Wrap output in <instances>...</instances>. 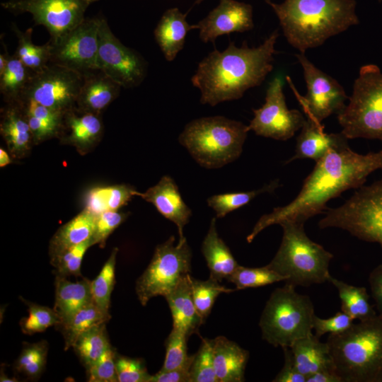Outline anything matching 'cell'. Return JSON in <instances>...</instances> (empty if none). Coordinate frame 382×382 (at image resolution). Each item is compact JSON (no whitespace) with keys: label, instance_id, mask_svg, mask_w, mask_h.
<instances>
[{"label":"cell","instance_id":"cell-21","mask_svg":"<svg viewBox=\"0 0 382 382\" xmlns=\"http://www.w3.org/2000/svg\"><path fill=\"white\" fill-rule=\"evenodd\" d=\"M91 284V281L85 277L79 281L71 282L66 277L55 276V300L53 309L59 320L57 328L66 324L76 313L93 301Z\"/></svg>","mask_w":382,"mask_h":382},{"label":"cell","instance_id":"cell-54","mask_svg":"<svg viewBox=\"0 0 382 382\" xmlns=\"http://www.w3.org/2000/svg\"><path fill=\"white\" fill-rule=\"evenodd\" d=\"M11 163V159L6 151L2 149H0V166L4 167Z\"/></svg>","mask_w":382,"mask_h":382},{"label":"cell","instance_id":"cell-2","mask_svg":"<svg viewBox=\"0 0 382 382\" xmlns=\"http://www.w3.org/2000/svg\"><path fill=\"white\" fill-rule=\"evenodd\" d=\"M278 37L276 30L258 47H250L246 43L237 47L230 42L224 51L214 49L209 52L191 78L200 91V103L215 106L238 100L248 89L260 86L273 69Z\"/></svg>","mask_w":382,"mask_h":382},{"label":"cell","instance_id":"cell-42","mask_svg":"<svg viewBox=\"0 0 382 382\" xmlns=\"http://www.w3.org/2000/svg\"><path fill=\"white\" fill-rule=\"evenodd\" d=\"M28 306V316L23 318L19 325L23 333L33 335L44 332L48 328L59 324V318L53 308L41 306L20 297Z\"/></svg>","mask_w":382,"mask_h":382},{"label":"cell","instance_id":"cell-10","mask_svg":"<svg viewBox=\"0 0 382 382\" xmlns=\"http://www.w3.org/2000/svg\"><path fill=\"white\" fill-rule=\"evenodd\" d=\"M192 251L187 240L175 244L171 236L158 245L146 269L136 282L135 290L145 306L156 296H166L191 272Z\"/></svg>","mask_w":382,"mask_h":382},{"label":"cell","instance_id":"cell-49","mask_svg":"<svg viewBox=\"0 0 382 382\" xmlns=\"http://www.w3.org/2000/svg\"><path fill=\"white\" fill-rule=\"evenodd\" d=\"M23 112L29 125L33 138L36 141L44 140L54 136L63 128L64 125L53 124L27 114L23 111Z\"/></svg>","mask_w":382,"mask_h":382},{"label":"cell","instance_id":"cell-59","mask_svg":"<svg viewBox=\"0 0 382 382\" xmlns=\"http://www.w3.org/2000/svg\"><path fill=\"white\" fill-rule=\"evenodd\" d=\"M378 1L379 2H381V1H382V0H378Z\"/></svg>","mask_w":382,"mask_h":382},{"label":"cell","instance_id":"cell-52","mask_svg":"<svg viewBox=\"0 0 382 382\" xmlns=\"http://www.w3.org/2000/svg\"><path fill=\"white\" fill-rule=\"evenodd\" d=\"M188 367L168 371L160 370L151 375L150 382H190Z\"/></svg>","mask_w":382,"mask_h":382},{"label":"cell","instance_id":"cell-39","mask_svg":"<svg viewBox=\"0 0 382 382\" xmlns=\"http://www.w3.org/2000/svg\"><path fill=\"white\" fill-rule=\"evenodd\" d=\"M189 280L196 309L203 322L209 316L216 298L221 293L235 291L220 284V282L211 277L207 280H200L190 274Z\"/></svg>","mask_w":382,"mask_h":382},{"label":"cell","instance_id":"cell-44","mask_svg":"<svg viewBox=\"0 0 382 382\" xmlns=\"http://www.w3.org/2000/svg\"><path fill=\"white\" fill-rule=\"evenodd\" d=\"M190 378V382H219L214 366L212 340L202 339L198 351L193 357Z\"/></svg>","mask_w":382,"mask_h":382},{"label":"cell","instance_id":"cell-8","mask_svg":"<svg viewBox=\"0 0 382 382\" xmlns=\"http://www.w3.org/2000/svg\"><path fill=\"white\" fill-rule=\"evenodd\" d=\"M337 116L341 132L348 139L382 141V72L378 66L360 68L349 102Z\"/></svg>","mask_w":382,"mask_h":382},{"label":"cell","instance_id":"cell-9","mask_svg":"<svg viewBox=\"0 0 382 382\" xmlns=\"http://www.w3.org/2000/svg\"><path fill=\"white\" fill-rule=\"evenodd\" d=\"M320 228H337L357 238L382 247V178L355 190L344 204L327 209Z\"/></svg>","mask_w":382,"mask_h":382},{"label":"cell","instance_id":"cell-11","mask_svg":"<svg viewBox=\"0 0 382 382\" xmlns=\"http://www.w3.org/2000/svg\"><path fill=\"white\" fill-rule=\"evenodd\" d=\"M99 0H8L1 7L18 15L31 14L35 25L47 30L55 41L80 24L88 8Z\"/></svg>","mask_w":382,"mask_h":382},{"label":"cell","instance_id":"cell-57","mask_svg":"<svg viewBox=\"0 0 382 382\" xmlns=\"http://www.w3.org/2000/svg\"><path fill=\"white\" fill-rule=\"evenodd\" d=\"M267 4H270L272 2V0H264Z\"/></svg>","mask_w":382,"mask_h":382},{"label":"cell","instance_id":"cell-6","mask_svg":"<svg viewBox=\"0 0 382 382\" xmlns=\"http://www.w3.org/2000/svg\"><path fill=\"white\" fill-rule=\"evenodd\" d=\"M282 242L267 265L295 286H309L328 282L329 265L333 255L306 233L304 224L284 221Z\"/></svg>","mask_w":382,"mask_h":382},{"label":"cell","instance_id":"cell-23","mask_svg":"<svg viewBox=\"0 0 382 382\" xmlns=\"http://www.w3.org/2000/svg\"><path fill=\"white\" fill-rule=\"evenodd\" d=\"M186 16L178 8H170L163 13L154 29L155 40L168 62L175 59L183 49L187 34L195 29V25L187 23Z\"/></svg>","mask_w":382,"mask_h":382},{"label":"cell","instance_id":"cell-31","mask_svg":"<svg viewBox=\"0 0 382 382\" xmlns=\"http://www.w3.org/2000/svg\"><path fill=\"white\" fill-rule=\"evenodd\" d=\"M1 133L11 149L21 151L28 149L33 135L18 103L8 104L4 111Z\"/></svg>","mask_w":382,"mask_h":382},{"label":"cell","instance_id":"cell-14","mask_svg":"<svg viewBox=\"0 0 382 382\" xmlns=\"http://www.w3.org/2000/svg\"><path fill=\"white\" fill-rule=\"evenodd\" d=\"M83 81L82 74L49 63L40 71L33 72L21 99H31L66 113L75 108Z\"/></svg>","mask_w":382,"mask_h":382},{"label":"cell","instance_id":"cell-46","mask_svg":"<svg viewBox=\"0 0 382 382\" xmlns=\"http://www.w3.org/2000/svg\"><path fill=\"white\" fill-rule=\"evenodd\" d=\"M116 352L110 347L98 360L86 369L90 382H118L115 367Z\"/></svg>","mask_w":382,"mask_h":382},{"label":"cell","instance_id":"cell-43","mask_svg":"<svg viewBox=\"0 0 382 382\" xmlns=\"http://www.w3.org/2000/svg\"><path fill=\"white\" fill-rule=\"evenodd\" d=\"M93 245L92 239L90 238L66 250L50 260L51 264L55 268L54 270L55 276L82 277L81 272L82 260L86 250Z\"/></svg>","mask_w":382,"mask_h":382},{"label":"cell","instance_id":"cell-45","mask_svg":"<svg viewBox=\"0 0 382 382\" xmlns=\"http://www.w3.org/2000/svg\"><path fill=\"white\" fill-rule=\"evenodd\" d=\"M115 367L118 382H150L145 362L140 358H132L115 354Z\"/></svg>","mask_w":382,"mask_h":382},{"label":"cell","instance_id":"cell-56","mask_svg":"<svg viewBox=\"0 0 382 382\" xmlns=\"http://www.w3.org/2000/svg\"><path fill=\"white\" fill-rule=\"evenodd\" d=\"M204 0H196L195 2V4H199L200 3H202Z\"/></svg>","mask_w":382,"mask_h":382},{"label":"cell","instance_id":"cell-40","mask_svg":"<svg viewBox=\"0 0 382 382\" xmlns=\"http://www.w3.org/2000/svg\"><path fill=\"white\" fill-rule=\"evenodd\" d=\"M236 289L256 288L285 281V278L267 265L261 267H247L238 265L226 279Z\"/></svg>","mask_w":382,"mask_h":382},{"label":"cell","instance_id":"cell-50","mask_svg":"<svg viewBox=\"0 0 382 382\" xmlns=\"http://www.w3.org/2000/svg\"><path fill=\"white\" fill-rule=\"evenodd\" d=\"M284 363L273 382H306V377L296 369L290 347H283Z\"/></svg>","mask_w":382,"mask_h":382},{"label":"cell","instance_id":"cell-1","mask_svg":"<svg viewBox=\"0 0 382 382\" xmlns=\"http://www.w3.org/2000/svg\"><path fill=\"white\" fill-rule=\"evenodd\" d=\"M382 169V150L360 154L349 145L330 150L316 162L296 197L285 206L262 215L246 237L248 243L265 228L284 221L305 222L328 209L327 203L349 189L364 185L374 171Z\"/></svg>","mask_w":382,"mask_h":382},{"label":"cell","instance_id":"cell-47","mask_svg":"<svg viewBox=\"0 0 382 382\" xmlns=\"http://www.w3.org/2000/svg\"><path fill=\"white\" fill-rule=\"evenodd\" d=\"M354 320L342 311L328 318H321L315 315L313 323L314 335L320 338L325 334H338L345 332L354 323Z\"/></svg>","mask_w":382,"mask_h":382},{"label":"cell","instance_id":"cell-53","mask_svg":"<svg viewBox=\"0 0 382 382\" xmlns=\"http://www.w3.org/2000/svg\"><path fill=\"white\" fill-rule=\"evenodd\" d=\"M306 382H342V381L335 369H328L307 376Z\"/></svg>","mask_w":382,"mask_h":382},{"label":"cell","instance_id":"cell-16","mask_svg":"<svg viewBox=\"0 0 382 382\" xmlns=\"http://www.w3.org/2000/svg\"><path fill=\"white\" fill-rule=\"evenodd\" d=\"M301 65L307 93L299 101L306 117L318 123L332 114H338L348 99L342 86L334 78L316 67L304 54L296 55Z\"/></svg>","mask_w":382,"mask_h":382},{"label":"cell","instance_id":"cell-29","mask_svg":"<svg viewBox=\"0 0 382 382\" xmlns=\"http://www.w3.org/2000/svg\"><path fill=\"white\" fill-rule=\"evenodd\" d=\"M134 187L127 185L96 187L86 197V209L96 216L108 211H117L138 196Z\"/></svg>","mask_w":382,"mask_h":382},{"label":"cell","instance_id":"cell-5","mask_svg":"<svg viewBox=\"0 0 382 382\" xmlns=\"http://www.w3.org/2000/svg\"><path fill=\"white\" fill-rule=\"evenodd\" d=\"M248 132L239 121L219 115L203 117L187 123L178 141L201 166L214 169L241 156Z\"/></svg>","mask_w":382,"mask_h":382},{"label":"cell","instance_id":"cell-4","mask_svg":"<svg viewBox=\"0 0 382 382\" xmlns=\"http://www.w3.org/2000/svg\"><path fill=\"white\" fill-rule=\"evenodd\" d=\"M342 382H379L382 376V316L330 334L326 341Z\"/></svg>","mask_w":382,"mask_h":382},{"label":"cell","instance_id":"cell-33","mask_svg":"<svg viewBox=\"0 0 382 382\" xmlns=\"http://www.w3.org/2000/svg\"><path fill=\"white\" fill-rule=\"evenodd\" d=\"M105 324L102 323L96 325L82 332L72 346L86 369L112 347L107 335Z\"/></svg>","mask_w":382,"mask_h":382},{"label":"cell","instance_id":"cell-27","mask_svg":"<svg viewBox=\"0 0 382 382\" xmlns=\"http://www.w3.org/2000/svg\"><path fill=\"white\" fill-rule=\"evenodd\" d=\"M96 217L85 209L60 227L50 241V260L66 250L91 238L96 228Z\"/></svg>","mask_w":382,"mask_h":382},{"label":"cell","instance_id":"cell-25","mask_svg":"<svg viewBox=\"0 0 382 382\" xmlns=\"http://www.w3.org/2000/svg\"><path fill=\"white\" fill-rule=\"evenodd\" d=\"M289 347L296 369L306 378L320 370L335 369L328 344L320 342L314 333L296 340Z\"/></svg>","mask_w":382,"mask_h":382},{"label":"cell","instance_id":"cell-48","mask_svg":"<svg viewBox=\"0 0 382 382\" xmlns=\"http://www.w3.org/2000/svg\"><path fill=\"white\" fill-rule=\"evenodd\" d=\"M127 218V214L117 211H108L98 215L94 233L91 238L93 244L105 246V241Z\"/></svg>","mask_w":382,"mask_h":382},{"label":"cell","instance_id":"cell-34","mask_svg":"<svg viewBox=\"0 0 382 382\" xmlns=\"http://www.w3.org/2000/svg\"><path fill=\"white\" fill-rule=\"evenodd\" d=\"M11 28L18 40L13 54L33 72H37L45 68L50 60L49 42L42 45H35L32 41V28L22 31L16 23H12Z\"/></svg>","mask_w":382,"mask_h":382},{"label":"cell","instance_id":"cell-58","mask_svg":"<svg viewBox=\"0 0 382 382\" xmlns=\"http://www.w3.org/2000/svg\"><path fill=\"white\" fill-rule=\"evenodd\" d=\"M379 382H382V376L380 378Z\"/></svg>","mask_w":382,"mask_h":382},{"label":"cell","instance_id":"cell-55","mask_svg":"<svg viewBox=\"0 0 382 382\" xmlns=\"http://www.w3.org/2000/svg\"><path fill=\"white\" fill-rule=\"evenodd\" d=\"M0 381L1 382H13V381H18V380H16V378H11L8 376H6L4 372H2V370L1 371V376H0Z\"/></svg>","mask_w":382,"mask_h":382},{"label":"cell","instance_id":"cell-28","mask_svg":"<svg viewBox=\"0 0 382 382\" xmlns=\"http://www.w3.org/2000/svg\"><path fill=\"white\" fill-rule=\"evenodd\" d=\"M328 282L337 290L341 301V311L354 320L362 321L378 313L369 302V295L364 286H357L329 277Z\"/></svg>","mask_w":382,"mask_h":382},{"label":"cell","instance_id":"cell-38","mask_svg":"<svg viewBox=\"0 0 382 382\" xmlns=\"http://www.w3.org/2000/svg\"><path fill=\"white\" fill-rule=\"evenodd\" d=\"M118 249L115 248L98 276L91 281L93 300L106 315L110 316L111 294L115 284V265Z\"/></svg>","mask_w":382,"mask_h":382},{"label":"cell","instance_id":"cell-37","mask_svg":"<svg viewBox=\"0 0 382 382\" xmlns=\"http://www.w3.org/2000/svg\"><path fill=\"white\" fill-rule=\"evenodd\" d=\"M49 345L46 340L23 342L21 352L14 362L13 369L30 379H37L47 363Z\"/></svg>","mask_w":382,"mask_h":382},{"label":"cell","instance_id":"cell-12","mask_svg":"<svg viewBox=\"0 0 382 382\" xmlns=\"http://www.w3.org/2000/svg\"><path fill=\"white\" fill-rule=\"evenodd\" d=\"M101 16L84 20L61 37L49 40L50 63L59 65L83 76L98 69V53Z\"/></svg>","mask_w":382,"mask_h":382},{"label":"cell","instance_id":"cell-36","mask_svg":"<svg viewBox=\"0 0 382 382\" xmlns=\"http://www.w3.org/2000/svg\"><path fill=\"white\" fill-rule=\"evenodd\" d=\"M279 185V180H275L257 190L214 195L209 197L207 202L208 206L215 212L216 218H223L230 212L248 204L257 195L273 192Z\"/></svg>","mask_w":382,"mask_h":382},{"label":"cell","instance_id":"cell-18","mask_svg":"<svg viewBox=\"0 0 382 382\" xmlns=\"http://www.w3.org/2000/svg\"><path fill=\"white\" fill-rule=\"evenodd\" d=\"M138 196L151 203L162 216L176 225L179 243L186 240L183 228L190 221L192 210L183 199L177 184L170 176H163L156 185L145 192H139Z\"/></svg>","mask_w":382,"mask_h":382},{"label":"cell","instance_id":"cell-24","mask_svg":"<svg viewBox=\"0 0 382 382\" xmlns=\"http://www.w3.org/2000/svg\"><path fill=\"white\" fill-rule=\"evenodd\" d=\"M190 274L183 277L165 296L171 312L173 328L183 331L189 337L194 333H198L199 328L204 323L192 299Z\"/></svg>","mask_w":382,"mask_h":382},{"label":"cell","instance_id":"cell-32","mask_svg":"<svg viewBox=\"0 0 382 382\" xmlns=\"http://www.w3.org/2000/svg\"><path fill=\"white\" fill-rule=\"evenodd\" d=\"M33 74L14 54H8L6 69L0 74V93L8 104L20 101Z\"/></svg>","mask_w":382,"mask_h":382},{"label":"cell","instance_id":"cell-3","mask_svg":"<svg viewBox=\"0 0 382 382\" xmlns=\"http://www.w3.org/2000/svg\"><path fill=\"white\" fill-rule=\"evenodd\" d=\"M269 5L286 40L301 53L359 23L355 0H284Z\"/></svg>","mask_w":382,"mask_h":382},{"label":"cell","instance_id":"cell-19","mask_svg":"<svg viewBox=\"0 0 382 382\" xmlns=\"http://www.w3.org/2000/svg\"><path fill=\"white\" fill-rule=\"evenodd\" d=\"M348 139L342 133H326L322 124L306 117L296 138L294 155L287 161L309 158L316 162L332 149L348 146Z\"/></svg>","mask_w":382,"mask_h":382},{"label":"cell","instance_id":"cell-7","mask_svg":"<svg viewBox=\"0 0 382 382\" xmlns=\"http://www.w3.org/2000/svg\"><path fill=\"white\" fill-rule=\"evenodd\" d=\"M295 288L285 283L275 289L261 314L259 326L262 337L275 347H289L296 340L313 334L316 314L313 302Z\"/></svg>","mask_w":382,"mask_h":382},{"label":"cell","instance_id":"cell-30","mask_svg":"<svg viewBox=\"0 0 382 382\" xmlns=\"http://www.w3.org/2000/svg\"><path fill=\"white\" fill-rule=\"evenodd\" d=\"M99 116L79 112L75 108L67 112L64 120L69 129L67 140L79 146H89L98 140L103 129Z\"/></svg>","mask_w":382,"mask_h":382},{"label":"cell","instance_id":"cell-51","mask_svg":"<svg viewBox=\"0 0 382 382\" xmlns=\"http://www.w3.org/2000/svg\"><path fill=\"white\" fill-rule=\"evenodd\" d=\"M369 283L378 314L382 316V264L376 266L371 272Z\"/></svg>","mask_w":382,"mask_h":382},{"label":"cell","instance_id":"cell-41","mask_svg":"<svg viewBox=\"0 0 382 382\" xmlns=\"http://www.w3.org/2000/svg\"><path fill=\"white\" fill-rule=\"evenodd\" d=\"M188 338L183 331L173 328L166 341L165 359L160 370L190 368L194 354L189 356L187 354Z\"/></svg>","mask_w":382,"mask_h":382},{"label":"cell","instance_id":"cell-35","mask_svg":"<svg viewBox=\"0 0 382 382\" xmlns=\"http://www.w3.org/2000/svg\"><path fill=\"white\" fill-rule=\"evenodd\" d=\"M111 316L105 314L94 301L87 304L64 325L59 328L64 340V350L72 347L77 337L93 326L107 323Z\"/></svg>","mask_w":382,"mask_h":382},{"label":"cell","instance_id":"cell-22","mask_svg":"<svg viewBox=\"0 0 382 382\" xmlns=\"http://www.w3.org/2000/svg\"><path fill=\"white\" fill-rule=\"evenodd\" d=\"M214 366L219 382L244 381L248 350L224 336L212 340Z\"/></svg>","mask_w":382,"mask_h":382},{"label":"cell","instance_id":"cell-15","mask_svg":"<svg viewBox=\"0 0 382 382\" xmlns=\"http://www.w3.org/2000/svg\"><path fill=\"white\" fill-rule=\"evenodd\" d=\"M264 104L253 109V118L248 125L257 135L276 140L291 139L301 129L306 117L298 110L288 108L284 93V81L276 76L269 83Z\"/></svg>","mask_w":382,"mask_h":382},{"label":"cell","instance_id":"cell-20","mask_svg":"<svg viewBox=\"0 0 382 382\" xmlns=\"http://www.w3.org/2000/svg\"><path fill=\"white\" fill-rule=\"evenodd\" d=\"M122 87L103 72L96 69L83 75L75 109L96 115L110 105L120 95Z\"/></svg>","mask_w":382,"mask_h":382},{"label":"cell","instance_id":"cell-17","mask_svg":"<svg viewBox=\"0 0 382 382\" xmlns=\"http://www.w3.org/2000/svg\"><path fill=\"white\" fill-rule=\"evenodd\" d=\"M195 26L199 30V37L203 42L214 43L223 35L252 30L253 7L236 0H219L218 6Z\"/></svg>","mask_w":382,"mask_h":382},{"label":"cell","instance_id":"cell-13","mask_svg":"<svg viewBox=\"0 0 382 382\" xmlns=\"http://www.w3.org/2000/svg\"><path fill=\"white\" fill-rule=\"evenodd\" d=\"M98 68L122 88H132L145 79L148 64L136 50L124 45L101 16L99 28Z\"/></svg>","mask_w":382,"mask_h":382},{"label":"cell","instance_id":"cell-26","mask_svg":"<svg viewBox=\"0 0 382 382\" xmlns=\"http://www.w3.org/2000/svg\"><path fill=\"white\" fill-rule=\"evenodd\" d=\"M201 251L209 270V277L220 282L224 279H226L239 265L229 248L219 236L215 218L211 220Z\"/></svg>","mask_w":382,"mask_h":382}]
</instances>
